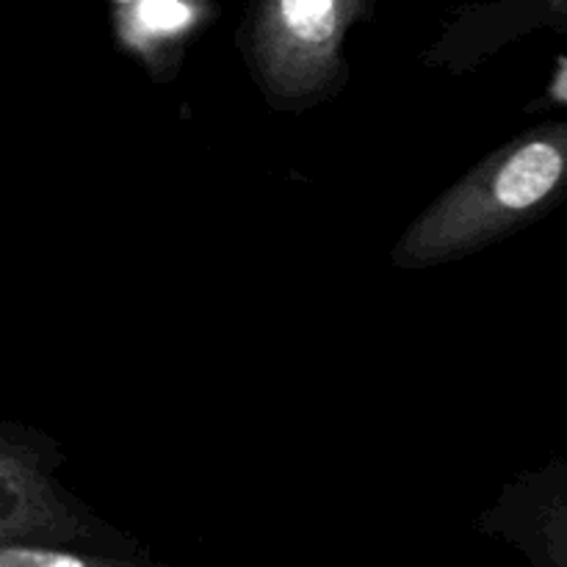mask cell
Returning a JSON list of instances; mask_svg holds the SVG:
<instances>
[{
  "instance_id": "obj_1",
  "label": "cell",
  "mask_w": 567,
  "mask_h": 567,
  "mask_svg": "<svg viewBox=\"0 0 567 567\" xmlns=\"http://www.w3.org/2000/svg\"><path fill=\"white\" fill-rule=\"evenodd\" d=\"M565 183V127L518 136L485 155L410 221L393 247V266L421 271L491 249L535 219Z\"/></svg>"
},
{
  "instance_id": "obj_2",
  "label": "cell",
  "mask_w": 567,
  "mask_h": 567,
  "mask_svg": "<svg viewBox=\"0 0 567 567\" xmlns=\"http://www.w3.org/2000/svg\"><path fill=\"white\" fill-rule=\"evenodd\" d=\"M369 0H269L247 11L238 48L275 111H308L349 83L343 44Z\"/></svg>"
},
{
  "instance_id": "obj_3",
  "label": "cell",
  "mask_w": 567,
  "mask_h": 567,
  "mask_svg": "<svg viewBox=\"0 0 567 567\" xmlns=\"http://www.w3.org/2000/svg\"><path fill=\"white\" fill-rule=\"evenodd\" d=\"M53 441L22 430H0V546H44L66 551L136 557V540L94 518L55 480Z\"/></svg>"
},
{
  "instance_id": "obj_4",
  "label": "cell",
  "mask_w": 567,
  "mask_h": 567,
  "mask_svg": "<svg viewBox=\"0 0 567 567\" xmlns=\"http://www.w3.org/2000/svg\"><path fill=\"white\" fill-rule=\"evenodd\" d=\"M219 9L192 0H116L111 25L122 53L144 66L155 83H169L181 72L194 39L210 25Z\"/></svg>"
},
{
  "instance_id": "obj_5",
  "label": "cell",
  "mask_w": 567,
  "mask_h": 567,
  "mask_svg": "<svg viewBox=\"0 0 567 567\" xmlns=\"http://www.w3.org/2000/svg\"><path fill=\"white\" fill-rule=\"evenodd\" d=\"M0 567H169L150 554L111 557V554L66 551L44 546H0Z\"/></svg>"
},
{
  "instance_id": "obj_6",
  "label": "cell",
  "mask_w": 567,
  "mask_h": 567,
  "mask_svg": "<svg viewBox=\"0 0 567 567\" xmlns=\"http://www.w3.org/2000/svg\"><path fill=\"white\" fill-rule=\"evenodd\" d=\"M548 97H551L554 103H567V61L559 64L557 75H554L551 86H548Z\"/></svg>"
}]
</instances>
